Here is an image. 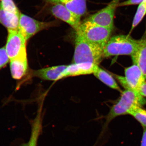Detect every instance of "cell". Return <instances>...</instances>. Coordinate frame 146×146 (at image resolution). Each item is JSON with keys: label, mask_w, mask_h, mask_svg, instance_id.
I'll use <instances>...</instances> for the list:
<instances>
[{"label": "cell", "mask_w": 146, "mask_h": 146, "mask_svg": "<svg viewBox=\"0 0 146 146\" xmlns=\"http://www.w3.org/2000/svg\"><path fill=\"white\" fill-rule=\"evenodd\" d=\"M146 103V100L138 91L125 89L122 93L119 100L110 109L106 117L103 131L114 118L120 115L128 114L129 111L134 108L142 107Z\"/></svg>", "instance_id": "6da1fadb"}, {"label": "cell", "mask_w": 146, "mask_h": 146, "mask_svg": "<svg viewBox=\"0 0 146 146\" xmlns=\"http://www.w3.org/2000/svg\"><path fill=\"white\" fill-rule=\"evenodd\" d=\"M104 48L75 35L73 63L90 62L98 65L104 58Z\"/></svg>", "instance_id": "7a4b0ae2"}, {"label": "cell", "mask_w": 146, "mask_h": 146, "mask_svg": "<svg viewBox=\"0 0 146 146\" xmlns=\"http://www.w3.org/2000/svg\"><path fill=\"white\" fill-rule=\"evenodd\" d=\"M139 40L129 35H119L110 37L103 49V58L114 56H132L137 49Z\"/></svg>", "instance_id": "3957f363"}, {"label": "cell", "mask_w": 146, "mask_h": 146, "mask_svg": "<svg viewBox=\"0 0 146 146\" xmlns=\"http://www.w3.org/2000/svg\"><path fill=\"white\" fill-rule=\"evenodd\" d=\"M112 30L84 21L75 30V35L88 42L104 47L111 37Z\"/></svg>", "instance_id": "277c9868"}, {"label": "cell", "mask_w": 146, "mask_h": 146, "mask_svg": "<svg viewBox=\"0 0 146 146\" xmlns=\"http://www.w3.org/2000/svg\"><path fill=\"white\" fill-rule=\"evenodd\" d=\"M55 22H41L20 13L18 30L27 41L37 33L54 26Z\"/></svg>", "instance_id": "5b68a950"}, {"label": "cell", "mask_w": 146, "mask_h": 146, "mask_svg": "<svg viewBox=\"0 0 146 146\" xmlns=\"http://www.w3.org/2000/svg\"><path fill=\"white\" fill-rule=\"evenodd\" d=\"M27 41L18 29L8 30L5 47L9 60L27 53Z\"/></svg>", "instance_id": "8992f818"}, {"label": "cell", "mask_w": 146, "mask_h": 146, "mask_svg": "<svg viewBox=\"0 0 146 146\" xmlns=\"http://www.w3.org/2000/svg\"><path fill=\"white\" fill-rule=\"evenodd\" d=\"M120 0H112L107 6L91 15L84 21L113 29L114 16Z\"/></svg>", "instance_id": "52a82bcc"}, {"label": "cell", "mask_w": 146, "mask_h": 146, "mask_svg": "<svg viewBox=\"0 0 146 146\" xmlns=\"http://www.w3.org/2000/svg\"><path fill=\"white\" fill-rule=\"evenodd\" d=\"M125 77L115 76L125 89L138 91L142 84L146 80L141 69L136 64L125 68Z\"/></svg>", "instance_id": "ba28073f"}, {"label": "cell", "mask_w": 146, "mask_h": 146, "mask_svg": "<svg viewBox=\"0 0 146 146\" xmlns=\"http://www.w3.org/2000/svg\"><path fill=\"white\" fill-rule=\"evenodd\" d=\"M50 11L56 18L67 23L76 30L81 23V18L73 13L62 4H52Z\"/></svg>", "instance_id": "9c48e42d"}, {"label": "cell", "mask_w": 146, "mask_h": 146, "mask_svg": "<svg viewBox=\"0 0 146 146\" xmlns=\"http://www.w3.org/2000/svg\"><path fill=\"white\" fill-rule=\"evenodd\" d=\"M98 65L90 62L72 63L68 65L62 74L61 79L69 76H74L94 74L96 68Z\"/></svg>", "instance_id": "30bf717a"}, {"label": "cell", "mask_w": 146, "mask_h": 146, "mask_svg": "<svg viewBox=\"0 0 146 146\" xmlns=\"http://www.w3.org/2000/svg\"><path fill=\"white\" fill-rule=\"evenodd\" d=\"M10 70L11 76L14 79L21 80L26 74L28 69L27 54L11 59Z\"/></svg>", "instance_id": "8fae6325"}, {"label": "cell", "mask_w": 146, "mask_h": 146, "mask_svg": "<svg viewBox=\"0 0 146 146\" xmlns=\"http://www.w3.org/2000/svg\"><path fill=\"white\" fill-rule=\"evenodd\" d=\"M68 65H60L42 68L33 71L32 75L44 80L56 81L61 79Z\"/></svg>", "instance_id": "7c38bea8"}, {"label": "cell", "mask_w": 146, "mask_h": 146, "mask_svg": "<svg viewBox=\"0 0 146 146\" xmlns=\"http://www.w3.org/2000/svg\"><path fill=\"white\" fill-rule=\"evenodd\" d=\"M131 56L133 64L138 65L146 79V33L139 40L137 49Z\"/></svg>", "instance_id": "4fadbf2b"}, {"label": "cell", "mask_w": 146, "mask_h": 146, "mask_svg": "<svg viewBox=\"0 0 146 146\" xmlns=\"http://www.w3.org/2000/svg\"><path fill=\"white\" fill-rule=\"evenodd\" d=\"M42 130V113L39 110L31 123V132L29 140L27 143L23 144L22 146H37L38 139Z\"/></svg>", "instance_id": "5bb4252c"}, {"label": "cell", "mask_w": 146, "mask_h": 146, "mask_svg": "<svg viewBox=\"0 0 146 146\" xmlns=\"http://www.w3.org/2000/svg\"><path fill=\"white\" fill-rule=\"evenodd\" d=\"M20 15L6 11L0 4V24L7 30L18 29Z\"/></svg>", "instance_id": "9a60e30c"}, {"label": "cell", "mask_w": 146, "mask_h": 146, "mask_svg": "<svg viewBox=\"0 0 146 146\" xmlns=\"http://www.w3.org/2000/svg\"><path fill=\"white\" fill-rule=\"evenodd\" d=\"M94 75L103 83L112 89L121 91V90L116 80L110 74L98 65L94 73Z\"/></svg>", "instance_id": "2e32d148"}, {"label": "cell", "mask_w": 146, "mask_h": 146, "mask_svg": "<svg viewBox=\"0 0 146 146\" xmlns=\"http://www.w3.org/2000/svg\"><path fill=\"white\" fill-rule=\"evenodd\" d=\"M63 5L73 13L80 18L87 12L86 0H71Z\"/></svg>", "instance_id": "e0dca14e"}, {"label": "cell", "mask_w": 146, "mask_h": 146, "mask_svg": "<svg viewBox=\"0 0 146 146\" xmlns=\"http://www.w3.org/2000/svg\"><path fill=\"white\" fill-rule=\"evenodd\" d=\"M146 14V0L138 5V8L133 18L130 32L139 25Z\"/></svg>", "instance_id": "ac0fdd59"}, {"label": "cell", "mask_w": 146, "mask_h": 146, "mask_svg": "<svg viewBox=\"0 0 146 146\" xmlns=\"http://www.w3.org/2000/svg\"><path fill=\"white\" fill-rule=\"evenodd\" d=\"M128 114L133 116L144 127H146V110L141 107H136L131 110Z\"/></svg>", "instance_id": "d6986e66"}, {"label": "cell", "mask_w": 146, "mask_h": 146, "mask_svg": "<svg viewBox=\"0 0 146 146\" xmlns=\"http://www.w3.org/2000/svg\"><path fill=\"white\" fill-rule=\"evenodd\" d=\"M0 4L6 11L15 14L21 13L13 0H0Z\"/></svg>", "instance_id": "ffe728a7"}, {"label": "cell", "mask_w": 146, "mask_h": 146, "mask_svg": "<svg viewBox=\"0 0 146 146\" xmlns=\"http://www.w3.org/2000/svg\"><path fill=\"white\" fill-rule=\"evenodd\" d=\"M9 58L5 49L3 47L0 48V69L5 67L9 61Z\"/></svg>", "instance_id": "44dd1931"}, {"label": "cell", "mask_w": 146, "mask_h": 146, "mask_svg": "<svg viewBox=\"0 0 146 146\" xmlns=\"http://www.w3.org/2000/svg\"><path fill=\"white\" fill-rule=\"evenodd\" d=\"M144 0H127L122 2L119 3L118 7L126 6L132 5H139Z\"/></svg>", "instance_id": "7402d4cb"}, {"label": "cell", "mask_w": 146, "mask_h": 146, "mask_svg": "<svg viewBox=\"0 0 146 146\" xmlns=\"http://www.w3.org/2000/svg\"><path fill=\"white\" fill-rule=\"evenodd\" d=\"M138 92L142 96L146 98V80L142 84L139 88Z\"/></svg>", "instance_id": "603a6c76"}, {"label": "cell", "mask_w": 146, "mask_h": 146, "mask_svg": "<svg viewBox=\"0 0 146 146\" xmlns=\"http://www.w3.org/2000/svg\"><path fill=\"white\" fill-rule=\"evenodd\" d=\"M44 1L46 3L51 4L57 3L64 4L70 1L71 0H44Z\"/></svg>", "instance_id": "cb8c5ba5"}, {"label": "cell", "mask_w": 146, "mask_h": 146, "mask_svg": "<svg viewBox=\"0 0 146 146\" xmlns=\"http://www.w3.org/2000/svg\"><path fill=\"white\" fill-rule=\"evenodd\" d=\"M141 146H146V127H144L143 133Z\"/></svg>", "instance_id": "d4e9b609"}]
</instances>
